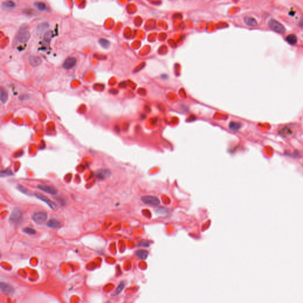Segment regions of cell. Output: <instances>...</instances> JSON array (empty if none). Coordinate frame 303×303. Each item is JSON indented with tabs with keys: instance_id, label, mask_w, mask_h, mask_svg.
Wrapping results in <instances>:
<instances>
[{
	"instance_id": "obj_12",
	"label": "cell",
	"mask_w": 303,
	"mask_h": 303,
	"mask_svg": "<svg viewBox=\"0 0 303 303\" xmlns=\"http://www.w3.org/2000/svg\"><path fill=\"white\" fill-rule=\"evenodd\" d=\"M136 256L139 258L140 259H142V260H145L147 259V257L148 256V252H147L145 250H139V251H137L136 252Z\"/></svg>"
},
{
	"instance_id": "obj_24",
	"label": "cell",
	"mask_w": 303,
	"mask_h": 303,
	"mask_svg": "<svg viewBox=\"0 0 303 303\" xmlns=\"http://www.w3.org/2000/svg\"><path fill=\"white\" fill-rule=\"evenodd\" d=\"M23 232L29 235H33V234H35L36 233V232L33 230L31 228H29V227H27V228H25L23 229Z\"/></svg>"
},
{
	"instance_id": "obj_4",
	"label": "cell",
	"mask_w": 303,
	"mask_h": 303,
	"mask_svg": "<svg viewBox=\"0 0 303 303\" xmlns=\"http://www.w3.org/2000/svg\"><path fill=\"white\" fill-rule=\"evenodd\" d=\"M48 215L46 212H39L33 216V220L36 224L41 225L44 224L47 220Z\"/></svg>"
},
{
	"instance_id": "obj_8",
	"label": "cell",
	"mask_w": 303,
	"mask_h": 303,
	"mask_svg": "<svg viewBox=\"0 0 303 303\" xmlns=\"http://www.w3.org/2000/svg\"><path fill=\"white\" fill-rule=\"evenodd\" d=\"M111 172L108 170L103 169L98 170L96 173L97 177L101 179V180H104L107 178H108L111 176Z\"/></svg>"
},
{
	"instance_id": "obj_14",
	"label": "cell",
	"mask_w": 303,
	"mask_h": 303,
	"mask_svg": "<svg viewBox=\"0 0 303 303\" xmlns=\"http://www.w3.org/2000/svg\"><path fill=\"white\" fill-rule=\"evenodd\" d=\"M29 63L33 66H37L40 64L41 60L38 57H31L29 58Z\"/></svg>"
},
{
	"instance_id": "obj_25",
	"label": "cell",
	"mask_w": 303,
	"mask_h": 303,
	"mask_svg": "<svg viewBox=\"0 0 303 303\" xmlns=\"http://www.w3.org/2000/svg\"><path fill=\"white\" fill-rule=\"evenodd\" d=\"M139 246L140 247H145V248H148L149 246V243L146 240H142L141 242L139 244Z\"/></svg>"
},
{
	"instance_id": "obj_5",
	"label": "cell",
	"mask_w": 303,
	"mask_h": 303,
	"mask_svg": "<svg viewBox=\"0 0 303 303\" xmlns=\"http://www.w3.org/2000/svg\"><path fill=\"white\" fill-rule=\"evenodd\" d=\"M35 197L36 198H37L40 200L43 201L44 203H46V204L48 205V206L52 210H57V205H56L52 201L49 200L47 197L44 196V195H42V194L38 193H35Z\"/></svg>"
},
{
	"instance_id": "obj_11",
	"label": "cell",
	"mask_w": 303,
	"mask_h": 303,
	"mask_svg": "<svg viewBox=\"0 0 303 303\" xmlns=\"http://www.w3.org/2000/svg\"><path fill=\"white\" fill-rule=\"evenodd\" d=\"M244 22L247 26H248L249 27H255L257 25V21L256 20V19H255L254 18L251 17H248L244 18Z\"/></svg>"
},
{
	"instance_id": "obj_7",
	"label": "cell",
	"mask_w": 303,
	"mask_h": 303,
	"mask_svg": "<svg viewBox=\"0 0 303 303\" xmlns=\"http://www.w3.org/2000/svg\"><path fill=\"white\" fill-rule=\"evenodd\" d=\"M37 188L43 191V192L52 195H56L57 194V190L56 189L53 187L46 185H39L37 186Z\"/></svg>"
},
{
	"instance_id": "obj_2",
	"label": "cell",
	"mask_w": 303,
	"mask_h": 303,
	"mask_svg": "<svg viewBox=\"0 0 303 303\" xmlns=\"http://www.w3.org/2000/svg\"><path fill=\"white\" fill-rule=\"evenodd\" d=\"M141 201L145 204L150 206H158L160 204V200L155 196H143L141 197Z\"/></svg>"
},
{
	"instance_id": "obj_1",
	"label": "cell",
	"mask_w": 303,
	"mask_h": 303,
	"mask_svg": "<svg viewBox=\"0 0 303 303\" xmlns=\"http://www.w3.org/2000/svg\"><path fill=\"white\" fill-rule=\"evenodd\" d=\"M268 26L272 30L279 34H283L285 32V28L284 26L274 19H271L269 21Z\"/></svg>"
},
{
	"instance_id": "obj_23",
	"label": "cell",
	"mask_w": 303,
	"mask_h": 303,
	"mask_svg": "<svg viewBox=\"0 0 303 303\" xmlns=\"http://www.w3.org/2000/svg\"><path fill=\"white\" fill-rule=\"evenodd\" d=\"M17 188L22 193H24L25 194H27L29 193L28 189L26 188H25V187H23V186H22L21 185H18Z\"/></svg>"
},
{
	"instance_id": "obj_10",
	"label": "cell",
	"mask_w": 303,
	"mask_h": 303,
	"mask_svg": "<svg viewBox=\"0 0 303 303\" xmlns=\"http://www.w3.org/2000/svg\"><path fill=\"white\" fill-rule=\"evenodd\" d=\"M293 130H292V129L290 127H288V126L284 127L282 129L280 130V131H279V134H281V135L285 138L290 136L291 135L293 134Z\"/></svg>"
},
{
	"instance_id": "obj_6",
	"label": "cell",
	"mask_w": 303,
	"mask_h": 303,
	"mask_svg": "<svg viewBox=\"0 0 303 303\" xmlns=\"http://www.w3.org/2000/svg\"><path fill=\"white\" fill-rule=\"evenodd\" d=\"M0 288H1V291L5 295L11 296L14 293V288L7 284L1 283L0 284Z\"/></svg>"
},
{
	"instance_id": "obj_22",
	"label": "cell",
	"mask_w": 303,
	"mask_h": 303,
	"mask_svg": "<svg viewBox=\"0 0 303 303\" xmlns=\"http://www.w3.org/2000/svg\"><path fill=\"white\" fill-rule=\"evenodd\" d=\"M14 5H15V4L12 1H7L3 3V6L7 8H12L14 7Z\"/></svg>"
},
{
	"instance_id": "obj_26",
	"label": "cell",
	"mask_w": 303,
	"mask_h": 303,
	"mask_svg": "<svg viewBox=\"0 0 303 303\" xmlns=\"http://www.w3.org/2000/svg\"><path fill=\"white\" fill-rule=\"evenodd\" d=\"M36 7L39 10H44L46 9L45 4H44V3H37V5H36Z\"/></svg>"
},
{
	"instance_id": "obj_3",
	"label": "cell",
	"mask_w": 303,
	"mask_h": 303,
	"mask_svg": "<svg viewBox=\"0 0 303 303\" xmlns=\"http://www.w3.org/2000/svg\"><path fill=\"white\" fill-rule=\"evenodd\" d=\"M22 219H23V214L18 208H15L10 216V221L14 224L20 223Z\"/></svg>"
},
{
	"instance_id": "obj_21",
	"label": "cell",
	"mask_w": 303,
	"mask_h": 303,
	"mask_svg": "<svg viewBox=\"0 0 303 303\" xmlns=\"http://www.w3.org/2000/svg\"><path fill=\"white\" fill-rule=\"evenodd\" d=\"M13 175V172L11 171L10 170H9V169L2 171L1 172V177L5 176H10V175Z\"/></svg>"
},
{
	"instance_id": "obj_15",
	"label": "cell",
	"mask_w": 303,
	"mask_h": 303,
	"mask_svg": "<svg viewBox=\"0 0 303 303\" xmlns=\"http://www.w3.org/2000/svg\"><path fill=\"white\" fill-rule=\"evenodd\" d=\"M30 37V35L28 32H23L20 33L18 35V40L21 42H25L29 40Z\"/></svg>"
},
{
	"instance_id": "obj_18",
	"label": "cell",
	"mask_w": 303,
	"mask_h": 303,
	"mask_svg": "<svg viewBox=\"0 0 303 303\" xmlns=\"http://www.w3.org/2000/svg\"><path fill=\"white\" fill-rule=\"evenodd\" d=\"M8 95L7 92L3 88L1 89V101L2 103L5 104L8 100Z\"/></svg>"
},
{
	"instance_id": "obj_17",
	"label": "cell",
	"mask_w": 303,
	"mask_h": 303,
	"mask_svg": "<svg viewBox=\"0 0 303 303\" xmlns=\"http://www.w3.org/2000/svg\"><path fill=\"white\" fill-rule=\"evenodd\" d=\"M125 287V283L124 282H121L120 283V284L118 285V286L117 287V288L116 289V290L114 291V293L113 294V296H117L120 293H121V292L123 291V289H124Z\"/></svg>"
},
{
	"instance_id": "obj_19",
	"label": "cell",
	"mask_w": 303,
	"mask_h": 303,
	"mask_svg": "<svg viewBox=\"0 0 303 303\" xmlns=\"http://www.w3.org/2000/svg\"><path fill=\"white\" fill-rule=\"evenodd\" d=\"M229 127L233 130H237L240 129V124L238 123H235V122H232L229 124Z\"/></svg>"
},
{
	"instance_id": "obj_20",
	"label": "cell",
	"mask_w": 303,
	"mask_h": 303,
	"mask_svg": "<svg viewBox=\"0 0 303 303\" xmlns=\"http://www.w3.org/2000/svg\"><path fill=\"white\" fill-rule=\"evenodd\" d=\"M99 42L101 45L104 48H107L110 46V42L106 39H100L99 40Z\"/></svg>"
},
{
	"instance_id": "obj_13",
	"label": "cell",
	"mask_w": 303,
	"mask_h": 303,
	"mask_svg": "<svg viewBox=\"0 0 303 303\" xmlns=\"http://www.w3.org/2000/svg\"><path fill=\"white\" fill-rule=\"evenodd\" d=\"M60 226L61 223L56 219H51L47 223V226L50 228L57 229L59 227H60Z\"/></svg>"
},
{
	"instance_id": "obj_16",
	"label": "cell",
	"mask_w": 303,
	"mask_h": 303,
	"mask_svg": "<svg viewBox=\"0 0 303 303\" xmlns=\"http://www.w3.org/2000/svg\"><path fill=\"white\" fill-rule=\"evenodd\" d=\"M286 40L290 44H294L297 42V37L295 35L291 34L287 36L286 37Z\"/></svg>"
},
{
	"instance_id": "obj_9",
	"label": "cell",
	"mask_w": 303,
	"mask_h": 303,
	"mask_svg": "<svg viewBox=\"0 0 303 303\" xmlns=\"http://www.w3.org/2000/svg\"><path fill=\"white\" fill-rule=\"evenodd\" d=\"M76 59L75 58H69L63 63V67L65 69H70L76 65Z\"/></svg>"
}]
</instances>
